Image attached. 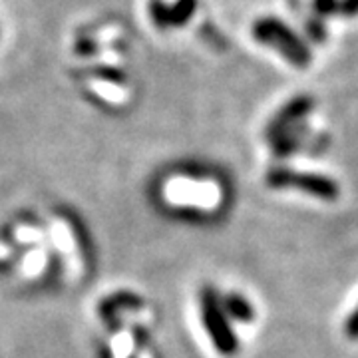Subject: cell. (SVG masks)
<instances>
[{"mask_svg": "<svg viewBox=\"0 0 358 358\" xmlns=\"http://www.w3.org/2000/svg\"><path fill=\"white\" fill-rule=\"evenodd\" d=\"M199 308L205 333L211 338V345L221 357H235L239 352V336L233 329V322L221 307V294L213 287H203L199 293Z\"/></svg>", "mask_w": 358, "mask_h": 358, "instance_id": "1", "label": "cell"}, {"mask_svg": "<svg viewBox=\"0 0 358 358\" xmlns=\"http://www.w3.org/2000/svg\"><path fill=\"white\" fill-rule=\"evenodd\" d=\"M265 181L271 189H299L327 203H334L341 197V185L333 178L310 171H294L287 166L268 167Z\"/></svg>", "mask_w": 358, "mask_h": 358, "instance_id": "2", "label": "cell"}, {"mask_svg": "<svg viewBox=\"0 0 358 358\" xmlns=\"http://www.w3.org/2000/svg\"><path fill=\"white\" fill-rule=\"evenodd\" d=\"M253 34L259 42L273 46L279 50L294 66H307L310 62V52L308 48L294 36V32L289 26L277 20V18H263L257 20L253 26Z\"/></svg>", "mask_w": 358, "mask_h": 358, "instance_id": "3", "label": "cell"}, {"mask_svg": "<svg viewBox=\"0 0 358 358\" xmlns=\"http://www.w3.org/2000/svg\"><path fill=\"white\" fill-rule=\"evenodd\" d=\"M313 108H315V102L308 96H299V98H293L289 103H285L281 110L273 115V120L268 122V126L265 128V134H263L265 140L271 143L273 140H277L281 134L293 129L301 122H305V117L313 112Z\"/></svg>", "mask_w": 358, "mask_h": 358, "instance_id": "4", "label": "cell"}, {"mask_svg": "<svg viewBox=\"0 0 358 358\" xmlns=\"http://www.w3.org/2000/svg\"><path fill=\"white\" fill-rule=\"evenodd\" d=\"M310 140V131L305 126V122H301L299 126H294L293 129L281 134L277 140H273L268 145H271V154L275 159H287V157H293L299 152L305 150L307 141Z\"/></svg>", "mask_w": 358, "mask_h": 358, "instance_id": "5", "label": "cell"}, {"mask_svg": "<svg viewBox=\"0 0 358 358\" xmlns=\"http://www.w3.org/2000/svg\"><path fill=\"white\" fill-rule=\"evenodd\" d=\"M221 307L227 317L235 322H253L255 320V307L253 303L241 293L221 294Z\"/></svg>", "mask_w": 358, "mask_h": 358, "instance_id": "6", "label": "cell"}, {"mask_svg": "<svg viewBox=\"0 0 358 358\" xmlns=\"http://www.w3.org/2000/svg\"><path fill=\"white\" fill-rule=\"evenodd\" d=\"M195 8H197V0H178L169 8V24L183 26L192 18Z\"/></svg>", "mask_w": 358, "mask_h": 358, "instance_id": "7", "label": "cell"}, {"mask_svg": "<svg viewBox=\"0 0 358 358\" xmlns=\"http://www.w3.org/2000/svg\"><path fill=\"white\" fill-rule=\"evenodd\" d=\"M313 10L322 18L338 14V0H313Z\"/></svg>", "mask_w": 358, "mask_h": 358, "instance_id": "8", "label": "cell"}, {"mask_svg": "<svg viewBox=\"0 0 358 358\" xmlns=\"http://www.w3.org/2000/svg\"><path fill=\"white\" fill-rule=\"evenodd\" d=\"M345 336L350 341H358V307L350 310L345 320Z\"/></svg>", "mask_w": 358, "mask_h": 358, "instance_id": "9", "label": "cell"}, {"mask_svg": "<svg viewBox=\"0 0 358 358\" xmlns=\"http://www.w3.org/2000/svg\"><path fill=\"white\" fill-rule=\"evenodd\" d=\"M338 14H343V16H357L358 0H338Z\"/></svg>", "mask_w": 358, "mask_h": 358, "instance_id": "10", "label": "cell"}, {"mask_svg": "<svg viewBox=\"0 0 358 358\" xmlns=\"http://www.w3.org/2000/svg\"><path fill=\"white\" fill-rule=\"evenodd\" d=\"M307 32L310 34V38L315 40V42H322V40H324V36H327V30H324V28H322V24H319L317 20L308 22Z\"/></svg>", "mask_w": 358, "mask_h": 358, "instance_id": "11", "label": "cell"}]
</instances>
